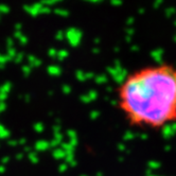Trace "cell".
I'll return each instance as SVG.
<instances>
[{"instance_id": "6da1fadb", "label": "cell", "mask_w": 176, "mask_h": 176, "mask_svg": "<svg viewBox=\"0 0 176 176\" xmlns=\"http://www.w3.org/2000/svg\"><path fill=\"white\" fill-rule=\"evenodd\" d=\"M116 104L132 128L158 132L176 123V66L158 63L131 71L117 86Z\"/></svg>"}]
</instances>
